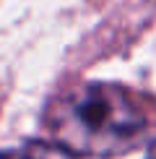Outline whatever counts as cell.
Listing matches in <instances>:
<instances>
[{"instance_id": "1", "label": "cell", "mask_w": 156, "mask_h": 159, "mask_svg": "<svg viewBox=\"0 0 156 159\" xmlns=\"http://www.w3.org/2000/svg\"><path fill=\"white\" fill-rule=\"evenodd\" d=\"M146 112L128 89L115 84H83L63 91L44 112L52 143L73 157H117L146 136Z\"/></svg>"}, {"instance_id": "2", "label": "cell", "mask_w": 156, "mask_h": 159, "mask_svg": "<svg viewBox=\"0 0 156 159\" xmlns=\"http://www.w3.org/2000/svg\"><path fill=\"white\" fill-rule=\"evenodd\" d=\"M0 159H76V157L52 141H24L18 146L0 149Z\"/></svg>"}, {"instance_id": "3", "label": "cell", "mask_w": 156, "mask_h": 159, "mask_svg": "<svg viewBox=\"0 0 156 159\" xmlns=\"http://www.w3.org/2000/svg\"><path fill=\"white\" fill-rule=\"evenodd\" d=\"M146 159H156V143L151 146V151H148V157H146Z\"/></svg>"}]
</instances>
